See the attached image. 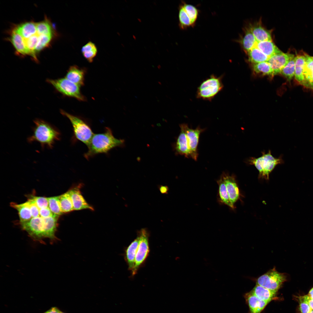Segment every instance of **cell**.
Masks as SVG:
<instances>
[{
	"mask_svg": "<svg viewBox=\"0 0 313 313\" xmlns=\"http://www.w3.org/2000/svg\"><path fill=\"white\" fill-rule=\"evenodd\" d=\"M180 127L181 132L174 145L176 153L196 161L200 135L205 129L199 127L192 129L185 123L180 124Z\"/></svg>",
	"mask_w": 313,
	"mask_h": 313,
	"instance_id": "6da1fadb",
	"label": "cell"
},
{
	"mask_svg": "<svg viewBox=\"0 0 313 313\" xmlns=\"http://www.w3.org/2000/svg\"><path fill=\"white\" fill-rule=\"evenodd\" d=\"M124 140L115 138L109 128L106 127L102 133L94 134L87 146L88 150L84 154L87 160L95 155L101 153L107 154L113 148L122 146Z\"/></svg>",
	"mask_w": 313,
	"mask_h": 313,
	"instance_id": "7a4b0ae2",
	"label": "cell"
},
{
	"mask_svg": "<svg viewBox=\"0 0 313 313\" xmlns=\"http://www.w3.org/2000/svg\"><path fill=\"white\" fill-rule=\"evenodd\" d=\"M34 123L35 126L33 133L28 138V142H37L42 148H52L55 141L60 139V131L50 124L42 120L36 119Z\"/></svg>",
	"mask_w": 313,
	"mask_h": 313,
	"instance_id": "3957f363",
	"label": "cell"
},
{
	"mask_svg": "<svg viewBox=\"0 0 313 313\" xmlns=\"http://www.w3.org/2000/svg\"><path fill=\"white\" fill-rule=\"evenodd\" d=\"M247 162L250 165H253L259 171V178L269 180L270 173L277 165L284 162L281 156L279 158L274 157L270 150L267 153L262 152L261 156L257 158L251 157Z\"/></svg>",
	"mask_w": 313,
	"mask_h": 313,
	"instance_id": "277c9868",
	"label": "cell"
},
{
	"mask_svg": "<svg viewBox=\"0 0 313 313\" xmlns=\"http://www.w3.org/2000/svg\"><path fill=\"white\" fill-rule=\"evenodd\" d=\"M61 113L69 120L73 127V137L76 141H81L87 146L94 134L90 125L83 119L61 110Z\"/></svg>",
	"mask_w": 313,
	"mask_h": 313,
	"instance_id": "5b68a950",
	"label": "cell"
},
{
	"mask_svg": "<svg viewBox=\"0 0 313 313\" xmlns=\"http://www.w3.org/2000/svg\"><path fill=\"white\" fill-rule=\"evenodd\" d=\"M223 76L217 77L212 74L203 81L197 88V98L211 101L223 88L222 79Z\"/></svg>",
	"mask_w": 313,
	"mask_h": 313,
	"instance_id": "8992f818",
	"label": "cell"
},
{
	"mask_svg": "<svg viewBox=\"0 0 313 313\" xmlns=\"http://www.w3.org/2000/svg\"><path fill=\"white\" fill-rule=\"evenodd\" d=\"M286 279L285 274L279 272L273 268L259 277L256 284L277 292Z\"/></svg>",
	"mask_w": 313,
	"mask_h": 313,
	"instance_id": "52a82bcc",
	"label": "cell"
},
{
	"mask_svg": "<svg viewBox=\"0 0 313 313\" xmlns=\"http://www.w3.org/2000/svg\"><path fill=\"white\" fill-rule=\"evenodd\" d=\"M47 81L65 95L75 98L79 101H85L86 100L85 97L81 92L80 87L65 78L48 79Z\"/></svg>",
	"mask_w": 313,
	"mask_h": 313,
	"instance_id": "ba28073f",
	"label": "cell"
},
{
	"mask_svg": "<svg viewBox=\"0 0 313 313\" xmlns=\"http://www.w3.org/2000/svg\"><path fill=\"white\" fill-rule=\"evenodd\" d=\"M149 235L148 231L146 228H142L138 232L139 242L135 256V265L132 272L133 275L137 273L139 267L148 255L149 251Z\"/></svg>",
	"mask_w": 313,
	"mask_h": 313,
	"instance_id": "9c48e42d",
	"label": "cell"
},
{
	"mask_svg": "<svg viewBox=\"0 0 313 313\" xmlns=\"http://www.w3.org/2000/svg\"><path fill=\"white\" fill-rule=\"evenodd\" d=\"M294 56L293 54L281 51L270 57L267 62L273 70L274 75L280 74L283 69Z\"/></svg>",
	"mask_w": 313,
	"mask_h": 313,
	"instance_id": "30bf717a",
	"label": "cell"
},
{
	"mask_svg": "<svg viewBox=\"0 0 313 313\" xmlns=\"http://www.w3.org/2000/svg\"><path fill=\"white\" fill-rule=\"evenodd\" d=\"M221 176L225 184L231 203L234 205L239 197L240 192L235 176L223 173Z\"/></svg>",
	"mask_w": 313,
	"mask_h": 313,
	"instance_id": "8fae6325",
	"label": "cell"
},
{
	"mask_svg": "<svg viewBox=\"0 0 313 313\" xmlns=\"http://www.w3.org/2000/svg\"><path fill=\"white\" fill-rule=\"evenodd\" d=\"M71 198L74 210L89 209L93 210V208L86 201L82 195L79 187H75L68 191Z\"/></svg>",
	"mask_w": 313,
	"mask_h": 313,
	"instance_id": "7c38bea8",
	"label": "cell"
},
{
	"mask_svg": "<svg viewBox=\"0 0 313 313\" xmlns=\"http://www.w3.org/2000/svg\"><path fill=\"white\" fill-rule=\"evenodd\" d=\"M86 70L76 65L71 66L67 71L65 78L80 87L84 84Z\"/></svg>",
	"mask_w": 313,
	"mask_h": 313,
	"instance_id": "4fadbf2b",
	"label": "cell"
},
{
	"mask_svg": "<svg viewBox=\"0 0 313 313\" xmlns=\"http://www.w3.org/2000/svg\"><path fill=\"white\" fill-rule=\"evenodd\" d=\"M246 299L251 313H260L268 303L260 299L251 292L247 294Z\"/></svg>",
	"mask_w": 313,
	"mask_h": 313,
	"instance_id": "5bb4252c",
	"label": "cell"
},
{
	"mask_svg": "<svg viewBox=\"0 0 313 313\" xmlns=\"http://www.w3.org/2000/svg\"><path fill=\"white\" fill-rule=\"evenodd\" d=\"M139 242V237L137 238L129 245L125 252V258L129 269L132 272L134 269L135 258Z\"/></svg>",
	"mask_w": 313,
	"mask_h": 313,
	"instance_id": "9a60e30c",
	"label": "cell"
},
{
	"mask_svg": "<svg viewBox=\"0 0 313 313\" xmlns=\"http://www.w3.org/2000/svg\"><path fill=\"white\" fill-rule=\"evenodd\" d=\"M249 28L257 42L272 41L270 32L259 23L250 26Z\"/></svg>",
	"mask_w": 313,
	"mask_h": 313,
	"instance_id": "2e32d148",
	"label": "cell"
},
{
	"mask_svg": "<svg viewBox=\"0 0 313 313\" xmlns=\"http://www.w3.org/2000/svg\"><path fill=\"white\" fill-rule=\"evenodd\" d=\"M10 205L18 211L20 223L27 222L32 218L30 209L27 201L20 204L12 202Z\"/></svg>",
	"mask_w": 313,
	"mask_h": 313,
	"instance_id": "e0dca14e",
	"label": "cell"
},
{
	"mask_svg": "<svg viewBox=\"0 0 313 313\" xmlns=\"http://www.w3.org/2000/svg\"><path fill=\"white\" fill-rule=\"evenodd\" d=\"M251 292L260 299L268 303L273 299L276 293L257 284Z\"/></svg>",
	"mask_w": 313,
	"mask_h": 313,
	"instance_id": "ac0fdd59",
	"label": "cell"
},
{
	"mask_svg": "<svg viewBox=\"0 0 313 313\" xmlns=\"http://www.w3.org/2000/svg\"><path fill=\"white\" fill-rule=\"evenodd\" d=\"M14 30L24 39H28L37 33L36 23L32 22L22 24Z\"/></svg>",
	"mask_w": 313,
	"mask_h": 313,
	"instance_id": "d6986e66",
	"label": "cell"
},
{
	"mask_svg": "<svg viewBox=\"0 0 313 313\" xmlns=\"http://www.w3.org/2000/svg\"><path fill=\"white\" fill-rule=\"evenodd\" d=\"M11 40L12 44L19 53L23 55H30L23 38L15 30L12 33Z\"/></svg>",
	"mask_w": 313,
	"mask_h": 313,
	"instance_id": "ffe728a7",
	"label": "cell"
},
{
	"mask_svg": "<svg viewBox=\"0 0 313 313\" xmlns=\"http://www.w3.org/2000/svg\"><path fill=\"white\" fill-rule=\"evenodd\" d=\"M255 46L269 58L281 51L272 41L257 42Z\"/></svg>",
	"mask_w": 313,
	"mask_h": 313,
	"instance_id": "44dd1931",
	"label": "cell"
},
{
	"mask_svg": "<svg viewBox=\"0 0 313 313\" xmlns=\"http://www.w3.org/2000/svg\"><path fill=\"white\" fill-rule=\"evenodd\" d=\"M305 62V56L298 55L295 57L294 76L297 82L302 85L304 80L303 71Z\"/></svg>",
	"mask_w": 313,
	"mask_h": 313,
	"instance_id": "7402d4cb",
	"label": "cell"
},
{
	"mask_svg": "<svg viewBox=\"0 0 313 313\" xmlns=\"http://www.w3.org/2000/svg\"><path fill=\"white\" fill-rule=\"evenodd\" d=\"M218 185L219 194L221 201L232 209L235 208V206L231 202L223 180L221 177L217 181Z\"/></svg>",
	"mask_w": 313,
	"mask_h": 313,
	"instance_id": "603a6c76",
	"label": "cell"
},
{
	"mask_svg": "<svg viewBox=\"0 0 313 313\" xmlns=\"http://www.w3.org/2000/svg\"><path fill=\"white\" fill-rule=\"evenodd\" d=\"M241 42L244 49L248 52L255 46L258 42L249 28L245 30Z\"/></svg>",
	"mask_w": 313,
	"mask_h": 313,
	"instance_id": "cb8c5ba5",
	"label": "cell"
},
{
	"mask_svg": "<svg viewBox=\"0 0 313 313\" xmlns=\"http://www.w3.org/2000/svg\"><path fill=\"white\" fill-rule=\"evenodd\" d=\"M81 52L86 60L89 63H92L97 55L98 50L95 44L90 41L82 47Z\"/></svg>",
	"mask_w": 313,
	"mask_h": 313,
	"instance_id": "d4e9b609",
	"label": "cell"
},
{
	"mask_svg": "<svg viewBox=\"0 0 313 313\" xmlns=\"http://www.w3.org/2000/svg\"><path fill=\"white\" fill-rule=\"evenodd\" d=\"M248 53L249 61L252 64L267 62L269 58L256 46Z\"/></svg>",
	"mask_w": 313,
	"mask_h": 313,
	"instance_id": "484cf974",
	"label": "cell"
},
{
	"mask_svg": "<svg viewBox=\"0 0 313 313\" xmlns=\"http://www.w3.org/2000/svg\"><path fill=\"white\" fill-rule=\"evenodd\" d=\"M181 4L190 18L192 27L194 26L198 18L199 10L194 6L182 1Z\"/></svg>",
	"mask_w": 313,
	"mask_h": 313,
	"instance_id": "4316f807",
	"label": "cell"
},
{
	"mask_svg": "<svg viewBox=\"0 0 313 313\" xmlns=\"http://www.w3.org/2000/svg\"><path fill=\"white\" fill-rule=\"evenodd\" d=\"M59 203L62 212L67 213L74 210L70 196L67 192L60 195Z\"/></svg>",
	"mask_w": 313,
	"mask_h": 313,
	"instance_id": "83f0119b",
	"label": "cell"
},
{
	"mask_svg": "<svg viewBox=\"0 0 313 313\" xmlns=\"http://www.w3.org/2000/svg\"><path fill=\"white\" fill-rule=\"evenodd\" d=\"M179 25L181 29L185 30L192 26L190 19L181 4L179 7Z\"/></svg>",
	"mask_w": 313,
	"mask_h": 313,
	"instance_id": "f1b7e54d",
	"label": "cell"
},
{
	"mask_svg": "<svg viewBox=\"0 0 313 313\" xmlns=\"http://www.w3.org/2000/svg\"><path fill=\"white\" fill-rule=\"evenodd\" d=\"M252 68L254 71L256 73H260L271 77L274 76L273 70L267 61L252 64Z\"/></svg>",
	"mask_w": 313,
	"mask_h": 313,
	"instance_id": "f546056e",
	"label": "cell"
},
{
	"mask_svg": "<svg viewBox=\"0 0 313 313\" xmlns=\"http://www.w3.org/2000/svg\"><path fill=\"white\" fill-rule=\"evenodd\" d=\"M295 57H292L283 69L281 74L288 81H290L294 76Z\"/></svg>",
	"mask_w": 313,
	"mask_h": 313,
	"instance_id": "4dcf8cb0",
	"label": "cell"
},
{
	"mask_svg": "<svg viewBox=\"0 0 313 313\" xmlns=\"http://www.w3.org/2000/svg\"><path fill=\"white\" fill-rule=\"evenodd\" d=\"M37 32L38 34L52 35V28L49 21L46 20L36 23Z\"/></svg>",
	"mask_w": 313,
	"mask_h": 313,
	"instance_id": "1f68e13d",
	"label": "cell"
},
{
	"mask_svg": "<svg viewBox=\"0 0 313 313\" xmlns=\"http://www.w3.org/2000/svg\"><path fill=\"white\" fill-rule=\"evenodd\" d=\"M59 198L60 196L48 198L49 209L54 214L59 216L63 213L60 206Z\"/></svg>",
	"mask_w": 313,
	"mask_h": 313,
	"instance_id": "d6a6232c",
	"label": "cell"
},
{
	"mask_svg": "<svg viewBox=\"0 0 313 313\" xmlns=\"http://www.w3.org/2000/svg\"><path fill=\"white\" fill-rule=\"evenodd\" d=\"M52 36L47 35H40L39 36L38 42L35 49L36 54L49 44L51 40Z\"/></svg>",
	"mask_w": 313,
	"mask_h": 313,
	"instance_id": "836d02e7",
	"label": "cell"
},
{
	"mask_svg": "<svg viewBox=\"0 0 313 313\" xmlns=\"http://www.w3.org/2000/svg\"><path fill=\"white\" fill-rule=\"evenodd\" d=\"M304 80L302 85L313 90V70L303 73Z\"/></svg>",
	"mask_w": 313,
	"mask_h": 313,
	"instance_id": "e575fe53",
	"label": "cell"
},
{
	"mask_svg": "<svg viewBox=\"0 0 313 313\" xmlns=\"http://www.w3.org/2000/svg\"><path fill=\"white\" fill-rule=\"evenodd\" d=\"M299 303V308L301 313H309L312 310L308 302L303 296H297Z\"/></svg>",
	"mask_w": 313,
	"mask_h": 313,
	"instance_id": "d590c367",
	"label": "cell"
},
{
	"mask_svg": "<svg viewBox=\"0 0 313 313\" xmlns=\"http://www.w3.org/2000/svg\"><path fill=\"white\" fill-rule=\"evenodd\" d=\"M31 197L34 200L39 209L49 207L48 198L32 196Z\"/></svg>",
	"mask_w": 313,
	"mask_h": 313,
	"instance_id": "8d00e7d4",
	"label": "cell"
},
{
	"mask_svg": "<svg viewBox=\"0 0 313 313\" xmlns=\"http://www.w3.org/2000/svg\"><path fill=\"white\" fill-rule=\"evenodd\" d=\"M28 199L27 202L31 211L32 218L40 217L39 209L35 204L33 199L30 196Z\"/></svg>",
	"mask_w": 313,
	"mask_h": 313,
	"instance_id": "74e56055",
	"label": "cell"
},
{
	"mask_svg": "<svg viewBox=\"0 0 313 313\" xmlns=\"http://www.w3.org/2000/svg\"><path fill=\"white\" fill-rule=\"evenodd\" d=\"M305 62L303 72L313 70V57H311L306 54L304 55Z\"/></svg>",
	"mask_w": 313,
	"mask_h": 313,
	"instance_id": "f35d334b",
	"label": "cell"
},
{
	"mask_svg": "<svg viewBox=\"0 0 313 313\" xmlns=\"http://www.w3.org/2000/svg\"><path fill=\"white\" fill-rule=\"evenodd\" d=\"M39 214L40 217L46 218L53 215L54 214L50 210L49 208L39 209Z\"/></svg>",
	"mask_w": 313,
	"mask_h": 313,
	"instance_id": "ab89813d",
	"label": "cell"
},
{
	"mask_svg": "<svg viewBox=\"0 0 313 313\" xmlns=\"http://www.w3.org/2000/svg\"><path fill=\"white\" fill-rule=\"evenodd\" d=\"M159 188L160 192L162 194H167L169 190V188L167 185H160Z\"/></svg>",
	"mask_w": 313,
	"mask_h": 313,
	"instance_id": "60d3db41",
	"label": "cell"
},
{
	"mask_svg": "<svg viewBox=\"0 0 313 313\" xmlns=\"http://www.w3.org/2000/svg\"><path fill=\"white\" fill-rule=\"evenodd\" d=\"M303 296L308 303L312 310H313V299L310 298L307 295H304Z\"/></svg>",
	"mask_w": 313,
	"mask_h": 313,
	"instance_id": "b9f144b4",
	"label": "cell"
},
{
	"mask_svg": "<svg viewBox=\"0 0 313 313\" xmlns=\"http://www.w3.org/2000/svg\"><path fill=\"white\" fill-rule=\"evenodd\" d=\"M61 311L57 307H52L43 313H59Z\"/></svg>",
	"mask_w": 313,
	"mask_h": 313,
	"instance_id": "7bdbcfd3",
	"label": "cell"
},
{
	"mask_svg": "<svg viewBox=\"0 0 313 313\" xmlns=\"http://www.w3.org/2000/svg\"><path fill=\"white\" fill-rule=\"evenodd\" d=\"M307 295L310 298L313 299V287L311 289Z\"/></svg>",
	"mask_w": 313,
	"mask_h": 313,
	"instance_id": "ee69618b",
	"label": "cell"
},
{
	"mask_svg": "<svg viewBox=\"0 0 313 313\" xmlns=\"http://www.w3.org/2000/svg\"><path fill=\"white\" fill-rule=\"evenodd\" d=\"M309 313H313V310H312Z\"/></svg>",
	"mask_w": 313,
	"mask_h": 313,
	"instance_id": "f6af8a7d",
	"label": "cell"
},
{
	"mask_svg": "<svg viewBox=\"0 0 313 313\" xmlns=\"http://www.w3.org/2000/svg\"><path fill=\"white\" fill-rule=\"evenodd\" d=\"M59 313H65L63 312H62L61 311L60 312H59Z\"/></svg>",
	"mask_w": 313,
	"mask_h": 313,
	"instance_id": "bcb514c9",
	"label": "cell"
}]
</instances>
